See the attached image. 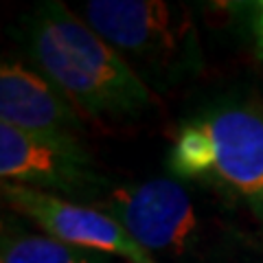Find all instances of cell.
Returning a JSON list of instances; mask_svg holds the SVG:
<instances>
[{
  "instance_id": "1",
  "label": "cell",
  "mask_w": 263,
  "mask_h": 263,
  "mask_svg": "<svg viewBox=\"0 0 263 263\" xmlns=\"http://www.w3.org/2000/svg\"><path fill=\"white\" fill-rule=\"evenodd\" d=\"M27 48L42 75L88 114L129 119L154 108L152 88L125 57L62 3H44L27 18Z\"/></svg>"
},
{
  "instance_id": "2",
  "label": "cell",
  "mask_w": 263,
  "mask_h": 263,
  "mask_svg": "<svg viewBox=\"0 0 263 263\" xmlns=\"http://www.w3.org/2000/svg\"><path fill=\"white\" fill-rule=\"evenodd\" d=\"M81 13L143 81L167 88L202 68L200 40L184 7L162 0H90Z\"/></svg>"
},
{
  "instance_id": "3",
  "label": "cell",
  "mask_w": 263,
  "mask_h": 263,
  "mask_svg": "<svg viewBox=\"0 0 263 263\" xmlns=\"http://www.w3.org/2000/svg\"><path fill=\"white\" fill-rule=\"evenodd\" d=\"M169 167L180 178H206L263 217V112L224 105L178 132Z\"/></svg>"
},
{
  "instance_id": "4",
  "label": "cell",
  "mask_w": 263,
  "mask_h": 263,
  "mask_svg": "<svg viewBox=\"0 0 263 263\" xmlns=\"http://www.w3.org/2000/svg\"><path fill=\"white\" fill-rule=\"evenodd\" d=\"M99 211L125 228V233L156 261L186 259L200 252L204 224L191 193L169 178L110 189Z\"/></svg>"
},
{
  "instance_id": "5",
  "label": "cell",
  "mask_w": 263,
  "mask_h": 263,
  "mask_svg": "<svg viewBox=\"0 0 263 263\" xmlns=\"http://www.w3.org/2000/svg\"><path fill=\"white\" fill-rule=\"evenodd\" d=\"M0 176L46 193L90 195L108 186L81 138L29 134L7 123H0Z\"/></svg>"
},
{
  "instance_id": "6",
  "label": "cell",
  "mask_w": 263,
  "mask_h": 263,
  "mask_svg": "<svg viewBox=\"0 0 263 263\" xmlns=\"http://www.w3.org/2000/svg\"><path fill=\"white\" fill-rule=\"evenodd\" d=\"M3 197L7 206L31 219L53 239L75 248L123 257L129 263H158L132 239L117 219L99 209L13 182H3Z\"/></svg>"
},
{
  "instance_id": "7",
  "label": "cell",
  "mask_w": 263,
  "mask_h": 263,
  "mask_svg": "<svg viewBox=\"0 0 263 263\" xmlns=\"http://www.w3.org/2000/svg\"><path fill=\"white\" fill-rule=\"evenodd\" d=\"M0 123L29 134L81 138L79 108L46 75L18 62L0 68Z\"/></svg>"
},
{
  "instance_id": "8",
  "label": "cell",
  "mask_w": 263,
  "mask_h": 263,
  "mask_svg": "<svg viewBox=\"0 0 263 263\" xmlns=\"http://www.w3.org/2000/svg\"><path fill=\"white\" fill-rule=\"evenodd\" d=\"M0 263H114V257L75 248L48 235L5 230Z\"/></svg>"
},
{
  "instance_id": "9",
  "label": "cell",
  "mask_w": 263,
  "mask_h": 263,
  "mask_svg": "<svg viewBox=\"0 0 263 263\" xmlns=\"http://www.w3.org/2000/svg\"><path fill=\"white\" fill-rule=\"evenodd\" d=\"M252 33H254V44H257V53L263 60V0L254 3L252 7Z\"/></svg>"
}]
</instances>
